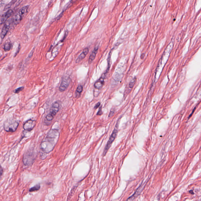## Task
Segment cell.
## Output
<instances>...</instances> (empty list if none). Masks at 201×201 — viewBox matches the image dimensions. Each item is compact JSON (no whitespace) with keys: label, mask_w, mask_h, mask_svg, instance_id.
I'll use <instances>...</instances> for the list:
<instances>
[{"label":"cell","mask_w":201,"mask_h":201,"mask_svg":"<svg viewBox=\"0 0 201 201\" xmlns=\"http://www.w3.org/2000/svg\"><path fill=\"white\" fill-rule=\"evenodd\" d=\"M102 107H101L100 108H99V110H98V113L97 114V115H101L102 114Z\"/></svg>","instance_id":"ffe728a7"},{"label":"cell","mask_w":201,"mask_h":201,"mask_svg":"<svg viewBox=\"0 0 201 201\" xmlns=\"http://www.w3.org/2000/svg\"><path fill=\"white\" fill-rule=\"evenodd\" d=\"M29 7L28 6H24L19 11L18 13L15 15L14 19V23L15 24H18L21 22L23 17L27 13Z\"/></svg>","instance_id":"5b68a950"},{"label":"cell","mask_w":201,"mask_h":201,"mask_svg":"<svg viewBox=\"0 0 201 201\" xmlns=\"http://www.w3.org/2000/svg\"><path fill=\"white\" fill-rule=\"evenodd\" d=\"M89 52V49L88 48H85V49L83 50V51L82 53V54L79 56L77 60H76V63H78L82 61L85 58V57L88 54Z\"/></svg>","instance_id":"8fae6325"},{"label":"cell","mask_w":201,"mask_h":201,"mask_svg":"<svg viewBox=\"0 0 201 201\" xmlns=\"http://www.w3.org/2000/svg\"><path fill=\"white\" fill-rule=\"evenodd\" d=\"M24 88V87H20L19 88H18L16 89H15L14 92L15 93H19L22 90H23Z\"/></svg>","instance_id":"ac0fdd59"},{"label":"cell","mask_w":201,"mask_h":201,"mask_svg":"<svg viewBox=\"0 0 201 201\" xmlns=\"http://www.w3.org/2000/svg\"><path fill=\"white\" fill-rule=\"evenodd\" d=\"M60 102L58 101H56L52 104L50 110V113L46 117L47 120L49 121L52 120L54 116L60 110Z\"/></svg>","instance_id":"277c9868"},{"label":"cell","mask_w":201,"mask_h":201,"mask_svg":"<svg viewBox=\"0 0 201 201\" xmlns=\"http://www.w3.org/2000/svg\"><path fill=\"white\" fill-rule=\"evenodd\" d=\"M19 125V122L14 119H8L4 122V130L7 132H13L17 130Z\"/></svg>","instance_id":"7a4b0ae2"},{"label":"cell","mask_w":201,"mask_h":201,"mask_svg":"<svg viewBox=\"0 0 201 201\" xmlns=\"http://www.w3.org/2000/svg\"><path fill=\"white\" fill-rule=\"evenodd\" d=\"M105 77L102 76L99 80L95 82L94 87L97 89L100 90L103 87L104 84V79H105Z\"/></svg>","instance_id":"9c48e42d"},{"label":"cell","mask_w":201,"mask_h":201,"mask_svg":"<svg viewBox=\"0 0 201 201\" xmlns=\"http://www.w3.org/2000/svg\"><path fill=\"white\" fill-rule=\"evenodd\" d=\"M71 82V80L69 77H65L62 78L61 84L59 88V90L61 92L65 91L68 88Z\"/></svg>","instance_id":"ba28073f"},{"label":"cell","mask_w":201,"mask_h":201,"mask_svg":"<svg viewBox=\"0 0 201 201\" xmlns=\"http://www.w3.org/2000/svg\"><path fill=\"white\" fill-rule=\"evenodd\" d=\"M100 104H101L100 103V102L96 104V105H95V106L94 107V108L97 109V108H99V107L100 106Z\"/></svg>","instance_id":"44dd1931"},{"label":"cell","mask_w":201,"mask_h":201,"mask_svg":"<svg viewBox=\"0 0 201 201\" xmlns=\"http://www.w3.org/2000/svg\"><path fill=\"white\" fill-rule=\"evenodd\" d=\"M12 13H13V11L12 10H9L3 14L1 18V24L5 23Z\"/></svg>","instance_id":"7c38bea8"},{"label":"cell","mask_w":201,"mask_h":201,"mask_svg":"<svg viewBox=\"0 0 201 201\" xmlns=\"http://www.w3.org/2000/svg\"><path fill=\"white\" fill-rule=\"evenodd\" d=\"M145 54H142V55H141V59H143V58H144V57L145 56Z\"/></svg>","instance_id":"cb8c5ba5"},{"label":"cell","mask_w":201,"mask_h":201,"mask_svg":"<svg viewBox=\"0 0 201 201\" xmlns=\"http://www.w3.org/2000/svg\"><path fill=\"white\" fill-rule=\"evenodd\" d=\"M60 135L58 130L52 129L50 130L40 143L41 150L46 154L52 152L57 144Z\"/></svg>","instance_id":"6da1fadb"},{"label":"cell","mask_w":201,"mask_h":201,"mask_svg":"<svg viewBox=\"0 0 201 201\" xmlns=\"http://www.w3.org/2000/svg\"><path fill=\"white\" fill-rule=\"evenodd\" d=\"M40 184H38L36 185L35 186L29 188V192H33L38 191L40 189Z\"/></svg>","instance_id":"9a60e30c"},{"label":"cell","mask_w":201,"mask_h":201,"mask_svg":"<svg viewBox=\"0 0 201 201\" xmlns=\"http://www.w3.org/2000/svg\"><path fill=\"white\" fill-rule=\"evenodd\" d=\"M10 26V23L9 22V21L6 23L4 24L3 27L2 31H1V38L2 39H3L4 37H5L7 35L8 32L9 30V28Z\"/></svg>","instance_id":"30bf717a"},{"label":"cell","mask_w":201,"mask_h":201,"mask_svg":"<svg viewBox=\"0 0 201 201\" xmlns=\"http://www.w3.org/2000/svg\"><path fill=\"white\" fill-rule=\"evenodd\" d=\"M36 156L35 152L34 151L33 149L28 150L23 156V162L25 166L32 165L35 161Z\"/></svg>","instance_id":"3957f363"},{"label":"cell","mask_w":201,"mask_h":201,"mask_svg":"<svg viewBox=\"0 0 201 201\" xmlns=\"http://www.w3.org/2000/svg\"><path fill=\"white\" fill-rule=\"evenodd\" d=\"M189 193L190 194H194V193L193 192V190H190V191H189Z\"/></svg>","instance_id":"603a6c76"},{"label":"cell","mask_w":201,"mask_h":201,"mask_svg":"<svg viewBox=\"0 0 201 201\" xmlns=\"http://www.w3.org/2000/svg\"><path fill=\"white\" fill-rule=\"evenodd\" d=\"M136 79L135 78L130 81V82L128 88L127 90V93H130L131 90L133 88L134 85H135V82H136Z\"/></svg>","instance_id":"5bb4252c"},{"label":"cell","mask_w":201,"mask_h":201,"mask_svg":"<svg viewBox=\"0 0 201 201\" xmlns=\"http://www.w3.org/2000/svg\"><path fill=\"white\" fill-rule=\"evenodd\" d=\"M82 90H83V87H82V85H79V86L77 87V89H76V96H80Z\"/></svg>","instance_id":"2e32d148"},{"label":"cell","mask_w":201,"mask_h":201,"mask_svg":"<svg viewBox=\"0 0 201 201\" xmlns=\"http://www.w3.org/2000/svg\"><path fill=\"white\" fill-rule=\"evenodd\" d=\"M99 49L98 47H96L94 48V50L92 52L91 55H90L89 58L88 63L89 64L92 63V62L96 58V56L98 52V50Z\"/></svg>","instance_id":"4fadbf2b"},{"label":"cell","mask_w":201,"mask_h":201,"mask_svg":"<svg viewBox=\"0 0 201 201\" xmlns=\"http://www.w3.org/2000/svg\"><path fill=\"white\" fill-rule=\"evenodd\" d=\"M195 109H196V108H195L194 109V110H193V112H192V113H191V114H190V116H189V117H188V119H189V118L190 117H191V116L192 115V114H193V113H194V110H195Z\"/></svg>","instance_id":"7402d4cb"},{"label":"cell","mask_w":201,"mask_h":201,"mask_svg":"<svg viewBox=\"0 0 201 201\" xmlns=\"http://www.w3.org/2000/svg\"><path fill=\"white\" fill-rule=\"evenodd\" d=\"M12 47L11 43L10 42H7L4 44V49L5 51H8L10 50Z\"/></svg>","instance_id":"e0dca14e"},{"label":"cell","mask_w":201,"mask_h":201,"mask_svg":"<svg viewBox=\"0 0 201 201\" xmlns=\"http://www.w3.org/2000/svg\"><path fill=\"white\" fill-rule=\"evenodd\" d=\"M117 128L118 127H115L111 135H110L109 139L108 142H107L106 145L105 146V149H104V150L103 155V156H105L106 155L107 152L108 151V150L111 147L112 143H113L115 139L116 138L118 132Z\"/></svg>","instance_id":"8992f818"},{"label":"cell","mask_w":201,"mask_h":201,"mask_svg":"<svg viewBox=\"0 0 201 201\" xmlns=\"http://www.w3.org/2000/svg\"><path fill=\"white\" fill-rule=\"evenodd\" d=\"M36 124V121L32 119H29L26 121L23 124V129L27 131L30 132L33 130Z\"/></svg>","instance_id":"52a82bcc"},{"label":"cell","mask_w":201,"mask_h":201,"mask_svg":"<svg viewBox=\"0 0 201 201\" xmlns=\"http://www.w3.org/2000/svg\"><path fill=\"white\" fill-rule=\"evenodd\" d=\"M1 176H2V167H1Z\"/></svg>","instance_id":"d4e9b609"},{"label":"cell","mask_w":201,"mask_h":201,"mask_svg":"<svg viewBox=\"0 0 201 201\" xmlns=\"http://www.w3.org/2000/svg\"><path fill=\"white\" fill-rule=\"evenodd\" d=\"M114 114V109H112L110 111L109 115V118L111 117Z\"/></svg>","instance_id":"d6986e66"}]
</instances>
